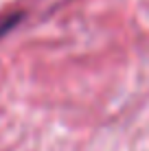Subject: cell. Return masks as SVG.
Returning <instances> with one entry per match:
<instances>
[{
  "label": "cell",
  "instance_id": "obj_1",
  "mask_svg": "<svg viewBox=\"0 0 149 151\" xmlns=\"http://www.w3.org/2000/svg\"><path fill=\"white\" fill-rule=\"evenodd\" d=\"M20 20H22V13H18V11H15V13H7V15H0V37L7 35L9 31L20 22Z\"/></svg>",
  "mask_w": 149,
  "mask_h": 151
}]
</instances>
